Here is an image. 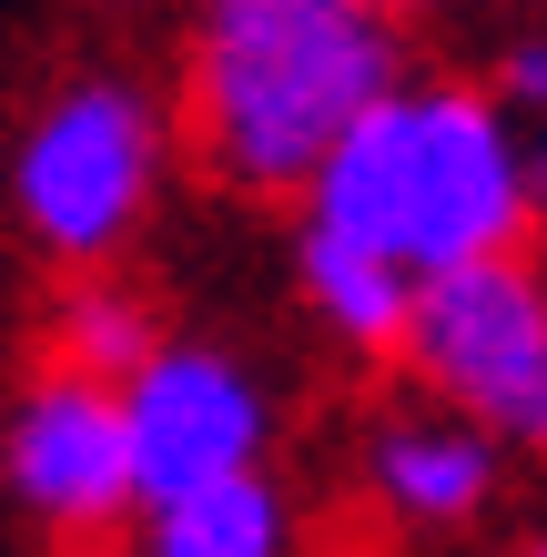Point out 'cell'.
I'll return each mask as SVG.
<instances>
[{
  "instance_id": "1",
  "label": "cell",
  "mask_w": 547,
  "mask_h": 557,
  "mask_svg": "<svg viewBox=\"0 0 547 557\" xmlns=\"http://www.w3.org/2000/svg\"><path fill=\"white\" fill-rule=\"evenodd\" d=\"M396 82V0H203L183 143L234 193H304Z\"/></svg>"
},
{
  "instance_id": "2",
  "label": "cell",
  "mask_w": 547,
  "mask_h": 557,
  "mask_svg": "<svg viewBox=\"0 0 547 557\" xmlns=\"http://www.w3.org/2000/svg\"><path fill=\"white\" fill-rule=\"evenodd\" d=\"M314 223L356 234L426 284L446 264L507 253L537 223V173L518 162V133L487 91H385V102L325 152L304 183Z\"/></svg>"
},
{
  "instance_id": "3",
  "label": "cell",
  "mask_w": 547,
  "mask_h": 557,
  "mask_svg": "<svg viewBox=\"0 0 547 557\" xmlns=\"http://www.w3.org/2000/svg\"><path fill=\"white\" fill-rule=\"evenodd\" d=\"M406 366L457 416L497 425L507 446H547V274L518 264V244L426 274L406 324Z\"/></svg>"
},
{
  "instance_id": "4",
  "label": "cell",
  "mask_w": 547,
  "mask_h": 557,
  "mask_svg": "<svg viewBox=\"0 0 547 557\" xmlns=\"http://www.w3.org/2000/svg\"><path fill=\"white\" fill-rule=\"evenodd\" d=\"M152 162H163V122H152L142 91L122 82H82L41 112V133L21 143V213L51 253H112L133 234L142 193H152Z\"/></svg>"
},
{
  "instance_id": "5",
  "label": "cell",
  "mask_w": 547,
  "mask_h": 557,
  "mask_svg": "<svg viewBox=\"0 0 547 557\" xmlns=\"http://www.w3.org/2000/svg\"><path fill=\"white\" fill-rule=\"evenodd\" d=\"M11 486L41 528H112V517L142 507V476H133V416H122L112 375H82V366H51L30 385V406L11 416Z\"/></svg>"
},
{
  "instance_id": "6",
  "label": "cell",
  "mask_w": 547,
  "mask_h": 557,
  "mask_svg": "<svg viewBox=\"0 0 547 557\" xmlns=\"http://www.w3.org/2000/svg\"><path fill=\"white\" fill-rule=\"evenodd\" d=\"M122 416H133L142 507H163V497H183V486H203V476H234V467H253V446H264L253 375L203 355V345H152V366L122 385Z\"/></svg>"
},
{
  "instance_id": "7",
  "label": "cell",
  "mask_w": 547,
  "mask_h": 557,
  "mask_svg": "<svg viewBox=\"0 0 547 557\" xmlns=\"http://www.w3.org/2000/svg\"><path fill=\"white\" fill-rule=\"evenodd\" d=\"M497 425H476V416H396V425H375V446H365V486L385 497V517H406V528H467L476 507L497 497Z\"/></svg>"
},
{
  "instance_id": "8",
  "label": "cell",
  "mask_w": 547,
  "mask_h": 557,
  "mask_svg": "<svg viewBox=\"0 0 547 557\" xmlns=\"http://www.w3.org/2000/svg\"><path fill=\"white\" fill-rule=\"evenodd\" d=\"M304 294H314V314H325L345 345H365V355H406L415 274L396 264V253H375V244H356V234H335V223H304Z\"/></svg>"
},
{
  "instance_id": "9",
  "label": "cell",
  "mask_w": 547,
  "mask_h": 557,
  "mask_svg": "<svg viewBox=\"0 0 547 557\" xmlns=\"http://www.w3.org/2000/svg\"><path fill=\"white\" fill-rule=\"evenodd\" d=\"M152 547L163 557H274L284 547V497L253 467L203 476V486H183V497L152 507Z\"/></svg>"
},
{
  "instance_id": "10",
  "label": "cell",
  "mask_w": 547,
  "mask_h": 557,
  "mask_svg": "<svg viewBox=\"0 0 547 557\" xmlns=\"http://www.w3.org/2000/svg\"><path fill=\"white\" fill-rule=\"evenodd\" d=\"M51 366H82V375H142V366H152V314L133 305V294H112V284L72 294Z\"/></svg>"
},
{
  "instance_id": "11",
  "label": "cell",
  "mask_w": 547,
  "mask_h": 557,
  "mask_svg": "<svg viewBox=\"0 0 547 557\" xmlns=\"http://www.w3.org/2000/svg\"><path fill=\"white\" fill-rule=\"evenodd\" d=\"M497 91H507V102H518V112H547V41H518V51H507Z\"/></svg>"
},
{
  "instance_id": "12",
  "label": "cell",
  "mask_w": 547,
  "mask_h": 557,
  "mask_svg": "<svg viewBox=\"0 0 547 557\" xmlns=\"http://www.w3.org/2000/svg\"><path fill=\"white\" fill-rule=\"evenodd\" d=\"M537 234H547V152H537Z\"/></svg>"
},
{
  "instance_id": "13",
  "label": "cell",
  "mask_w": 547,
  "mask_h": 557,
  "mask_svg": "<svg viewBox=\"0 0 547 557\" xmlns=\"http://www.w3.org/2000/svg\"><path fill=\"white\" fill-rule=\"evenodd\" d=\"M396 11H457V0H396Z\"/></svg>"
},
{
  "instance_id": "14",
  "label": "cell",
  "mask_w": 547,
  "mask_h": 557,
  "mask_svg": "<svg viewBox=\"0 0 547 557\" xmlns=\"http://www.w3.org/2000/svg\"><path fill=\"white\" fill-rule=\"evenodd\" d=\"M537 547H547V537H537Z\"/></svg>"
}]
</instances>
